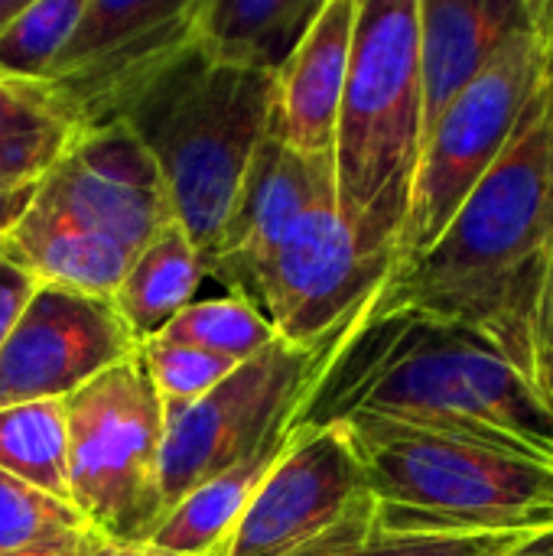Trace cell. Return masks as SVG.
I'll return each instance as SVG.
<instances>
[{
	"label": "cell",
	"mask_w": 553,
	"mask_h": 556,
	"mask_svg": "<svg viewBox=\"0 0 553 556\" xmlns=\"http://www.w3.org/2000/svg\"><path fill=\"white\" fill-rule=\"evenodd\" d=\"M33 192L36 189H13V192L0 189V235L26 212V205L33 202Z\"/></svg>",
	"instance_id": "4dcf8cb0"
},
{
	"label": "cell",
	"mask_w": 553,
	"mask_h": 556,
	"mask_svg": "<svg viewBox=\"0 0 553 556\" xmlns=\"http://www.w3.org/2000/svg\"><path fill=\"white\" fill-rule=\"evenodd\" d=\"M196 0H85L72 39L42 78L75 124H121L134 101L192 46Z\"/></svg>",
	"instance_id": "30bf717a"
},
{
	"label": "cell",
	"mask_w": 553,
	"mask_h": 556,
	"mask_svg": "<svg viewBox=\"0 0 553 556\" xmlns=\"http://www.w3.org/2000/svg\"><path fill=\"white\" fill-rule=\"evenodd\" d=\"M91 538V534H88ZM88 538L78 544V547H72V551H42V554H20V556H85V544H88Z\"/></svg>",
	"instance_id": "836d02e7"
},
{
	"label": "cell",
	"mask_w": 553,
	"mask_h": 556,
	"mask_svg": "<svg viewBox=\"0 0 553 556\" xmlns=\"http://www.w3.org/2000/svg\"><path fill=\"white\" fill-rule=\"evenodd\" d=\"M553 241V39L544 75L508 147L447 231L391 270L372 316H420L492 345L525 381L531 319Z\"/></svg>",
	"instance_id": "6da1fadb"
},
{
	"label": "cell",
	"mask_w": 553,
	"mask_h": 556,
	"mask_svg": "<svg viewBox=\"0 0 553 556\" xmlns=\"http://www.w3.org/2000/svg\"><path fill=\"white\" fill-rule=\"evenodd\" d=\"M385 534H553V463L385 417L339 424Z\"/></svg>",
	"instance_id": "3957f363"
},
{
	"label": "cell",
	"mask_w": 553,
	"mask_h": 556,
	"mask_svg": "<svg viewBox=\"0 0 553 556\" xmlns=\"http://www.w3.org/2000/svg\"><path fill=\"white\" fill-rule=\"evenodd\" d=\"M137 349L111 300L36 287L0 349V410L65 401Z\"/></svg>",
	"instance_id": "7c38bea8"
},
{
	"label": "cell",
	"mask_w": 553,
	"mask_h": 556,
	"mask_svg": "<svg viewBox=\"0 0 553 556\" xmlns=\"http://www.w3.org/2000/svg\"><path fill=\"white\" fill-rule=\"evenodd\" d=\"M36 283L29 274H23L16 264H10L7 257H0V349L13 329V323L20 319L23 306L29 303Z\"/></svg>",
	"instance_id": "f1b7e54d"
},
{
	"label": "cell",
	"mask_w": 553,
	"mask_h": 556,
	"mask_svg": "<svg viewBox=\"0 0 553 556\" xmlns=\"http://www.w3.org/2000/svg\"><path fill=\"white\" fill-rule=\"evenodd\" d=\"M0 257L29 274L36 287H59L98 300L114 296L130 264V254L117 244L36 199L0 235Z\"/></svg>",
	"instance_id": "e0dca14e"
},
{
	"label": "cell",
	"mask_w": 553,
	"mask_h": 556,
	"mask_svg": "<svg viewBox=\"0 0 553 556\" xmlns=\"http://www.w3.org/2000/svg\"><path fill=\"white\" fill-rule=\"evenodd\" d=\"M143 371L150 378V384L160 394L163 414H176L189 404H196L199 397H205L212 388H218L241 362L192 349V345H176V342H143L137 349Z\"/></svg>",
	"instance_id": "484cf974"
},
{
	"label": "cell",
	"mask_w": 553,
	"mask_h": 556,
	"mask_svg": "<svg viewBox=\"0 0 553 556\" xmlns=\"http://www.w3.org/2000/svg\"><path fill=\"white\" fill-rule=\"evenodd\" d=\"M85 0H39L26 3L0 33V75L20 81H42L65 42L75 33Z\"/></svg>",
	"instance_id": "d4e9b609"
},
{
	"label": "cell",
	"mask_w": 553,
	"mask_h": 556,
	"mask_svg": "<svg viewBox=\"0 0 553 556\" xmlns=\"http://www.w3.org/2000/svg\"><path fill=\"white\" fill-rule=\"evenodd\" d=\"M85 556H186L166 547H156L153 541H111L101 534H91L85 544Z\"/></svg>",
	"instance_id": "f546056e"
},
{
	"label": "cell",
	"mask_w": 553,
	"mask_h": 556,
	"mask_svg": "<svg viewBox=\"0 0 553 556\" xmlns=\"http://www.w3.org/2000/svg\"><path fill=\"white\" fill-rule=\"evenodd\" d=\"M300 424L284 427L267 443H261L251 456L235 463L231 469L218 472L215 479L202 482L196 492H189L153 531V544L186 556H218L231 531L238 528L241 515L261 492L264 479L290 446Z\"/></svg>",
	"instance_id": "d6986e66"
},
{
	"label": "cell",
	"mask_w": 553,
	"mask_h": 556,
	"mask_svg": "<svg viewBox=\"0 0 553 556\" xmlns=\"http://www.w3.org/2000/svg\"><path fill=\"white\" fill-rule=\"evenodd\" d=\"M355 326L359 323L310 349L274 339L205 397L169 414L163 443L166 515L202 482L251 456L284 427L300 424L310 391Z\"/></svg>",
	"instance_id": "ba28073f"
},
{
	"label": "cell",
	"mask_w": 553,
	"mask_h": 556,
	"mask_svg": "<svg viewBox=\"0 0 553 556\" xmlns=\"http://www.w3.org/2000/svg\"><path fill=\"white\" fill-rule=\"evenodd\" d=\"M33 199L130 257L173 222L160 166L124 124L85 130L36 186Z\"/></svg>",
	"instance_id": "4fadbf2b"
},
{
	"label": "cell",
	"mask_w": 553,
	"mask_h": 556,
	"mask_svg": "<svg viewBox=\"0 0 553 556\" xmlns=\"http://www.w3.org/2000/svg\"><path fill=\"white\" fill-rule=\"evenodd\" d=\"M362 414L553 463L551 410L492 345L460 326L365 313L310 391L300 427Z\"/></svg>",
	"instance_id": "7a4b0ae2"
},
{
	"label": "cell",
	"mask_w": 553,
	"mask_h": 556,
	"mask_svg": "<svg viewBox=\"0 0 553 556\" xmlns=\"http://www.w3.org/2000/svg\"><path fill=\"white\" fill-rule=\"evenodd\" d=\"M323 0H196L192 49L225 68L280 75Z\"/></svg>",
	"instance_id": "ac0fdd59"
},
{
	"label": "cell",
	"mask_w": 553,
	"mask_h": 556,
	"mask_svg": "<svg viewBox=\"0 0 553 556\" xmlns=\"http://www.w3.org/2000/svg\"><path fill=\"white\" fill-rule=\"evenodd\" d=\"M274 117V75L205 62L192 46L121 121L160 166L173 222L215 248Z\"/></svg>",
	"instance_id": "5b68a950"
},
{
	"label": "cell",
	"mask_w": 553,
	"mask_h": 556,
	"mask_svg": "<svg viewBox=\"0 0 553 556\" xmlns=\"http://www.w3.org/2000/svg\"><path fill=\"white\" fill-rule=\"evenodd\" d=\"M81 127L46 81L0 75V189H36Z\"/></svg>",
	"instance_id": "44dd1931"
},
{
	"label": "cell",
	"mask_w": 553,
	"mask_h": 556,
	"mask_svg": "<svg viewBox=\"0 0 553 556\" xmlns=\"http://www.w3.org/2000/svg\"><path fill=\"white\" fill-rule=\"evenodd\" d=\"M391 270L388 261L362 254L339 215L336 189H329L306 208L264 270L257 313L277 339L310 349L359 323Z\"/></svg>",
	"instance_id": "8fae6325"
},
{
	"label": "cell",
	"mask_w": 553,
	"mask_h": 556,
	"mask_svg": "<svg viewBox=\"0 0 553 556\" xmlns=\"http://www.w3.org/2000/svg\"><path fill=\"white\" fill-rule=\"evenodd\" d=\"M359 0H323L319 16L274 78L271 130L300 156H332Z\"/></svg>",
	"instance_id": "9a60e30c"
},
{
	"label": "cell",
	"mask_w": 553,
	"mask_h": 556,
	"mask_svg": "<svg viewBox=\"0 0 553 556\" xmlns=\"http://www.w3.org/2000/svg\"><path fill=\"white\" fill-rule=\"evenodd\" d=\"M512 556H553V534L551 538H538V541L525 544L521 551H515Z\"/></svg>",
	"instance_id": "1f68e13d"
},
{
	"label": "cell",
	"mask_w": 553,
	"mask_h": 556,
	"mask_svg": "<svg viewBox=\"0 0 553 556\" xmlns=\"http://www.w3.org/2000/svg\"><path fill=\"white\" fill-rule=\"evenodd\" d=\"M329 189H336L332 156H300L267 130L222 235L205 254V280L257 309L264 270L306 208Z\"/></svg>",
	"instance_id": "5bb4252c"
},
{
	"label": "cell",
	"mask_w": 553,
	"mask_h": 556,
	"mask_svg": "<svg viewBox=\"0 0 553 556\" xmlns=\"http://www.w3.org/2000/svg\"><path fill=\"white\" fill-rule=\"evenodd\" d=\"M0 469L68 502V430L62 401H33L0 410Z\"/></svg>",
	"instance_id": "7402d4cb"
},
{
	"label": "cell",
	"mask_w": 553,
	"mask_h": 556,
	"mask_svg": "<svg viewBox=\"0 0 553 556\" xmlns=\"http://www.w3.org/2000/svg\"><path fill=\"white\" fill-rule=\"evenodd\" d=\"M81 515L0 469V556L72 551L88 538Z\"/></svg>",
	"instance_id": "603a6c76"
},
{
	"label": "cell",
	"mask_w": 553,
	"mask_h": 556,
	"mask_svg": "<svg viewBox=\"0 0 553 556\" xmlns=\"http://www.w3.org/2000/svg\"><path fill=\"white\" fill-rule=\"evenodd\" d=\"M156 339L192 345L231 362H248L264 352L277 332L271 323L241 296H215V300H192Z\"/></svg>",
	"instance_id": "cb8c5ba5"
},
{
	"label": "cell",
	"mask_w": 553,
	"mask_h": 556,
	"mask_svg": "<svg viewBox=\"0 0 553 556\" xmlns=\"http://www.w3.org/2000/svg\"><path fill=\"white\" fill-rule=\"evenodd\" d=\"M378 502L339 424L297 427L218 556H313L378 531Z\"/></svg>",
	"instance_id": "9c48e42d"
},
{
	"label": "cell",
	"mask_w": 553,
	"mask_h": 556,
	"mask_svg": "<svg viewBox=\"0 0 553 556\" xmlns=\"http://www.w3.org/2000/svg\"><path fill=\"white\" fill-rule=\"evenodd\" d=\"M424 153L417 0H359L336 121V205L372 261H398Z\"/></svg>",
	"instance_id": "277c9868"
},
{
	"label": "cell",
	"mask_w": 553,
	"mask_h": 556,
	"mask_svg": "<svg viewBox=\"0 0 553 556\" xmlns=\"http://www.w3.org/2000/svg\"><path fill=\"white\" fill-rule=\"evenodd\" d=\"M528 384L538 394V401L553 414V241L544 261L538 300H535V319H531V371Z\"/></svg>",
	"instance_id": "83f0119b"
},
{
	"label": "cell",
	"mask_w": 553,
	"mask_h": 556,
	"mask_svg": "<svg viewBox=\"0 0 553 556\" xmlns=\"http://www.w3.org/2000/svg\"><path fill=\"white\" fill-rule=\"evenodd\" d=\"M538 534H385L313 556H512Z\"/></svg>",
	"instance_id": "4316f807"
},
{
	"label": "cell",
	"mask_w": 553,
	"mask_h": 556,
	"mask_svg": "<svg viewBox=\"0 0 553 556\" xmlns=\"http://www.w3.org/2000/svg\"><path fill=\"white\" fill-rule=\"evenodd\" d=\"M26 3H29V0H0V33L10 26V20H13Z\"/></svg>",
	"instance_id": "d6a6232c"
},
{
	"label": "cell",
	"mask_w": 553,
	"mask_h": 556,
	"mask_svg": "<svg viewBox=\"0 0 553 556\" xmlns=\"http://www.w3.org/2000/svg\"><path fill=\"white\" fill-rule=\"evenodd\" d=\"M205 261L183 225L169 222L127 264L111 306L137 345L153 342L199 293Z\"/></svg>",
	"instance_id": "ffe728a7"
},
{
	"label": "cell",
	"mask_w": 553,
	"mask_h": 556,
	"mask_svg": "<svg viewBox=\"0 0 553 556\" xmlns=\"http://www.w3.org/2000/svg\"><path fill=\"white\" fill-rule=\"evenodd\" d=\"M535 0H417L424 140L450 101L531 20Z\"/></svg>",
	"instance_id": "2e32d148"
},
{
	"label": "cell",
	"mask_w": 553,
	"mask_h": 556,
	"mask_svg": "<svg viewBox=\"0 0 553 556\" xmlns=\"http://www.w3.org/2000/svg\"><path fill=\"white\" fill-rule=\"evenodd\" d=\"M553 0H535L531 20L450 101L430 127L411 189L394 267L424 254L453 222L466 195L508 147L548 65Z\"/></svg>",
	"instance_id": "52a82bcc"
},
{
	"label": "cell",
	"mask_w": 553,
	"mask_h": 556,
	"mask_svg": "<svg viewBox=\"0 0 553 556\" xmlns=\"http://www.w3.org/2000/svg\"><path fill=\"white\" fill-rule=\"evenodd\" d=\"M68 430V502L91 534L150 541L166 518V414L140 355L62 401Z\"/></svg>",
	"instance_id": "8992f818"
}]
</instances>
